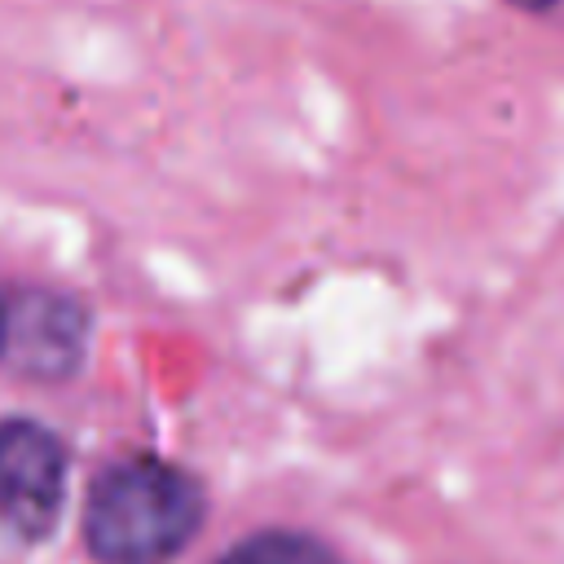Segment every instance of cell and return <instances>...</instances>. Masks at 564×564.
<instances>
[{
  "mask_svg": "<svg viewBox=\"0 0 564 564\" xmlns=\"http://www.w3.org/2000/svg\"><path fill=\"white\" fill-rule=\"evenodd\" d=\"M93 317L88 308L48 286H22L4 304V357L26 379H66L88 352Z\"/></svg>",
  "mask_w": 564,
  "mask_h": 564,
  "instance_id": "obj_3",
  "label": "cell"
},
{
  "mask_svg": "<svg viewBox=\"0 0 564 564\" xmlns=\"http://www.w3.org/2000/svg\"><path fill=\"white\" fill-rule=\"evenodd\" d=\"M203 485L150 454L101 467L84 502V542L101 564H163L203 524Z\"/></svg>",
  "mask_w": 564,
  "mask_h": 564,
  "instance_id": "obj_1",
  "label": "cell"
},
{
  "mask_svg": "<svg viewBox=\"0 0 564 564\" xmlns=\"http://www.w3.org/2000/svg\"><path fill=\"white\" fill-rule=\"evenodd\" d=\"M516 9H529V13H542V9H551L555 0H511Z\"/></svg>",
  "mask_w": 564,
  "mask_h": 564,
  "instance_id": "obj_5",
  "label": "cell"
},
{
  "mask_svg": "<svg viewBox=\"0 0 564 564\" xmlns=\"http://www.w3.org/2000/svg\"><path fill=\"white\" fill-rule=\"evenodd\" d=\"M220 564H339V555L300 529H260L251 538H242L238 546H229V555Z\"/></svg>",
  "mask_w": 564,
  "mask_h": 564,
  "instance_id": "obj_4",
  "label": "cell"
},
{
  "mask_svg": "<svg viewBox=\"0 0 564 564\" xmlns=\"http://www.w3.org/2000/svg\"><path fill=\"white\" fill-rule=\"evenodd\" d=\"M66 494V445L35 419H0V533L35 542Z\"/></svg>",
  "mask_w": 564,
  "mask_h": 564,
  "instance_id": "obj_2",
  "label": "cell"
},
{
  "mask_svg": "<svg viewBox=\"0 0 564 564\" xmlns=\"http://www.w3.org/2000/svg\"><path fill=\"white\" fill-rule=\"evenodd\" d=\"M0 348H4V300H0Z\"/></svg>",
  "mask_w": 564,
  "mask_h": 564,
  "instance_id": "obj_6",
  "label": "cell"
}]
</instances>
